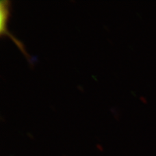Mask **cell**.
<instances>
[{
	"instance_id": "1",
	"label": "cell",
	"mask_w": 156,
	"mask_h": 156,
	"mask_svg": "<svg viewBox=\"0 0 156 156\" xmlns=\"http://www.w3.org/2000/svg\"><path fill=\"white\" fill-rule=\"evenodd\" d=\"M9 2L7 0H2L0 2V32L1 35L9 36L10 34L7 30V23L9 16Z\"/></svg>"
}]
</instances>
